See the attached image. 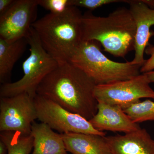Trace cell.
<instances>
[{"label":"cell","mask_w":154,"mask_h":154,"mask_svg":"<svg viewBox=\"0 0 154 154\" xmlns=\"http://www.w3.org/2000/svg\"><path fill=\"white\" fill-rule=\"evenodd\" d=\"M28 45L27 38L8 42L0 38V82L9 83L14 65L23 54Z\"/></svg>","instance_id":"15"},{"label":"cell","mask_w":154,"mask_h":154,"mask_svg":"<svg viewBox=\"0 0 154 154\" xmlns=\"http://www.w3.org/2000/svg\"><path fill=\"white\" fill-rule=\"evenodd\" d=\"M82 29L83 41L98 42L115 57H125L134 50L136 26L129 9L119 8L105 17L86 12L83 14Z\"/></svg>","instance_id":"2"},{"label":"cell","mask_w":154,"mask_h":154,"mask_svg":"<svg viewBox=\"0 0 154 154\" xmlns=\"http://www.w3.org/2000/svg\"><path fill=\"white\" fill-rule=\"evenodd\" d=\"M38 0H16L0 16V38L11 42L27 37L37 19Z\"/></svg>","instance_id":"9"},{"label":"cell","mask_w":154,"mask_h":154,"mask_svg":"<svg viewBox=\"0 0 154 154\" xmlns=\"http://www.w3.org/2000/svg\"><path fill=\"white\" fill-rule=\"evenodd\" d=\"M127 3L136 26L134 58L130 62L133 64L142 66L146 61L145 51L154 34L150 29L154 25V9L146 5L143 0H129Z\"/></svg>","instance_id":"10"},{"label":"cell","mask_w":154,"mask_h":154,"mask_svg":"<svg viewBox=\"0 0 154 154\" xmlns=\"http://www.w3.org/2000/svg\"><path fill=\"white\" fill-rule=\"evenodd\" d=\"M145 53L150 56V57L146 60L141 67L140 72L142 74L154 70V45L149 44L146 48Z\"/></svg>","instance_id":"20"},{"label":"cell","mask_w":154,"mask_h":154,"mask_svg":"<svg viewBox=\"0 0 154 154\" xmlns=\"http://www.w3.org/2000/svg\"><path fill=\"white\" fill-rule=\"evenodd\" d=\"M123 110L135 123L154 121V102L149 99L140 101Z\"/></svg>","instance_id":"17"},{"label":"cell","mask_w":154,"mask_h":154,"mask_svg":"<svg viewBox=\"0 0 154 154\" xmlns=\"http://www.w3.org/2000/svg\"><path fill=\"white\" fill-rule=\"evenodd\" d=\"M67 152L72 154H113L106 136L89 134H60Z\"/></svg>","instance_id":"13"},{"label":"cell","mask_w":154,"mask_h":154,"mask_svg":"<svg viewBox=\"0 0 154 154\" xmlns=\"http://www.w3.org/2000/svg\"><path fill=\"white\" fill-rule=\"evenodd\" d=\"M26 38L30 47V54L22 63L24 75L17 82L2 84L1 97H11L26 93L35 98L40 83L58 66L57 62L42 47L32 27Z\"/></svg>","instance_id":"5"},{"label":"cell","mask_w":154,"mask_h":154,"mask_svg":"<svg viewBox=\"0 0 154 154\" xmlns=\"http://www.w3.org/2000/svg\"><path fill=\"white\" fill-rule=\"evenodd\" d=\"M96 86L85 73L68 62L59 64L45 78L38 86L37 95L90 120L97 111Z\"/></svg>","instance_id":"1"},{"label":"cell","mask_w":154,"mask_h":154,"mask_svg":"<svg viewBox=\"0 0 154 154\" xmlns=\"http://www.w3.org/2000/svg\"><path fill=\"white\" fill-rule=\"evenodd\" d=\"M106 138L113 154H154V140L144 128Z\"/></svg>","instance_id":"12"},{"label":"cell","mask_w":154,"mask_h":154,"mask_svg":"<svg viewBox=\"0 0 154 154\" xmlns=\"http://www.w3.org/2000/svg\"><path fill=\"white\" fill-rule=\"evenodd\" d=\"M38 6L52 14H60L72 6V0H38Z\"/></svg>","instance_id":"18"},{"label":"cell","mask_w":154,"mask_h":154,"mask_svg":"<svg viewBox=\"0 0 154 154\" xmlns=\"http://www.w3.org/2000/svg\"><path fill=\"white\" fill-rule=\"evenodd\" d=\"M33 148L31 154H68L60 134L47 124L34 122L31 127Z\"/></svg>","instance_id":"14"},{"label":"cell","mask_w":154,"mask_h":154,"mask_svg":"<svg viewBox=\"0 0 154 154\" xmlns=\"http://www.w3.org/2000/svg\"><path fill=\"white\" fill-rule=\"evenodd\" d=\"M82 17L72 6L62 14H46L32 25L42 47L59 64L68 62L83 41Z\"/></svg>","instance_id":"3"},{"label":"cell","mask_w":154,"mask_h":154,"mask_svg":"<svg viewBox=\"0 0 154 154\" xmlns=\"http://www.w3.org/2000/svg\"><path fill=\"white\" fill-rule=\"evenodd\" d=\"M0 154H8L7 146L2 140H0Z\"/></svg>","instance_id":"22"},{"label":"cell","mask_w":154,"mask_h":154,"mask_svg":"<svg viewBox=\"0 0 154 154\" xmlns=\"http://www.w3.org/2000/svg\"><path fill=\"white\" fill-rule=\"evenodd\" d=\"M127 2V0H72L73 6L85 8L91 11L105 5Z\"/></svg>","instance_id":"19"},{"label":"cell","mask_w":154,"mask_h":154,"mask_svg":"<svg viewBox=\"0 0 154 154\" xmlns=\"http://www.w3.org/2000/svg\"><path fill=\"white\" fill-rule=\"evenodd\" d=\"M97 130L129 133L140 129L119 106L98 102L97 111L89 120Z\"/></svg>","instance_id":"11"},{"label":"cell","mask_w":154,"mask_h":154,"mask_svg":"<svg viewBox=\"0 0 154 154\" xmlns=\"http://www.w3.org/2000/svg\"><path fill=\"white\" fill-rule=\"evenodd\" d=\"M144 74L146 75L150 82L154 83V70Z\"/></svg>","instance_id":"23"},{"label":"cell","mask_w":154,"mask_h":154,"mask_svg":"<svg viewBox=\"0 0 154 154\" xmlns=\"http://www.w3.org/2000/svg\"><path fill=\"white\" fill-rule=\"evenodd\" d=\"M34 98L26 93L0 98V131L30 135L37 119Z\"/></svg>","instance_id":"8"},{"label":"cell","mask_w":154,"mask_h":154,"mask_svg":"<svg viewBox=\"0 0 154 154\" xmlns=\"http://www.w3.org/2000/svg\"><path fill=\"white\" fill-rule=\"evenodd\" d=\"M16 0H0V16L5 14L14 5Z\"/></svg>","instance_id":"21"},{"label":"cell","mask_w":154,"mask_h":154,"mask_svg":"<svg viewBox=\"0 0 154 154\" xmlns=\"http://www.w3.org/2000/svg\"><path fill=\"white\" fill-rule=\"evenodd\" d=\"M150 83L146 75L142 74L130 79L97 85L94 96L98 102L116 105L125 110L143 98L154 99Z\"/></svg>","instance_id":"7"},{"label":"cell","mask_w":154,"mask_h":154,"mask_svg":"<svg viewBox=\"0 0 154 154\" xmlns=\"http://www.w3.org/2000/svg\"><path fill=\"white\" fill-rule=\"evenodd\" d=\"M101 46L95 40H83L69 62L85 73L96 85L130 79L140 74L141 65L111 60L102 52Z\"/></svg>","instance_id":"4"},{"label":"cell","mask_w":154,"mask_h":154,"mask_svg":"<svg viewBox=\"0 0 154 154\" xmlns=\"http://www.w3.org/2000/svg\"><path fill=\"white\" fill-rule=\"evenodd\" d=\"M0 140L5 144L8 154H30L33 150V138L30 134L2 131L0 133Z\"/></svg>","instance_id":"16"},{"label":"cell","mask_w":154,"mask_h":154,"mask_svg":"<svg viewBox=\"0 0 154 154\" xmlns=\"http://www.w3.org/2000/svg\"><path fill=\"white\" fill-rule=\"evenodd\" d=\"M34 103L37 119L60 134H89L105 136L106 133L97 130L88 119L65 109L52 100L36 95Z\"/></svg>","instance_id":"6"}]
</instances>
